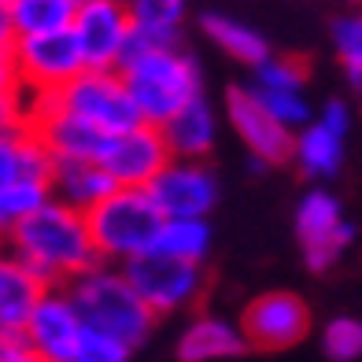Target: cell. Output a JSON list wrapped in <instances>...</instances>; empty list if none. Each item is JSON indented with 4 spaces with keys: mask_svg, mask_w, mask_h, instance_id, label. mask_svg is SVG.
Returning <instances> with one entry per match:
<instances>
[{
    "mask_svg": "<svg viewBox=\"0 0 362 362\" xmlns=\"http://www.w3.org/2000/svg\"><path fill=\"white\" fill-rule=\"evenodd\" d=\"M4 244L23 262H30L52 288H63L71 277L104 262L89 237L86 211H78L63 200H52V196L41 207L30 211L26 218L15 222L8 229Z\"/></svg>",
    "mask_w": 362,
    "mask_h": 362,
    "instance_id": "cell-1",
    "label": "cell"
},
{
    "mask_svg": "<svg viewBox=\"0 0 362 362\" xmlns=\"http://www.w3.org/2000/svg\"><path fill=\"white\" fill-rule=\"evenodd\" d=\"M115 71L122 74L141 119L152 126H163L174 111H181L189 100L200 96V67L185 48H177V41L141 45L126 37L122 59Z\"/></svg>",
    "mask_w": 362,
    "mask_h": 362,
    "instance_id": "cell-2",
    "label": "cell"
},
{
    "mask_svg": "<svg viewBox=\"0 0 362 362\" xmlns=\"http://www.w3.org/2000/svg\"><path fill=\"white\" fill-rule=\"evenodd\" d=\"M63 292H67V300L74 303L81 322L115 337V340H122L129 351L141 348L148 340V333H152V325L159 318L137 296V288L126 281V274L104 270L100 262L86 274L71 277V281L63 285Z\"/></svg>",
    "mask_w": 362,
    "mask_h": 362,
    "instance_id": "cell-3",
    "label": "cell"
},
{
    "mask_svg": "<svg viewBox=\"0 0 362 362\" xmlns=\"http://www.w3.org/2000/svg\"><path fill=\"white\" fill-rule=\"evenodd\" d=\"M86 222L100 259L126 262L152 248L163 226V211L144 185H115L104 200H96L86 211Z\"/></svg>",
    "mask_w": 362,
    "mask_h": 362,
    "instance_id": "cell-4",
    "label": "cell"
},
{
    "mask_svg": "<svg viewBox=\"0 0 362 362\" xmlns=\"http://www.w3.org/2000/svg\"><path fill=\"white\" fill-rule=\"evenodd\" d=\"M30 104H41V107H56V111H67L78 115L93 126L107 129V134H119V129H129L144 122L141 111L129 96L126 81L119 71H93V67H81L71 81H63L59 89L52 93H41V96H30Z\"/></svg>",
    "mask_w": 362,
    "mask_h": 362,
    "instance_id": "cell-5",
    "label": "cell"
},
{
    "mask_svg": "<svg viewBox=\"0 0 362 362\" xmlns=\"http://www.w3.org/2000/svg\"><path fill=\"white\" fill-rule=\"evenodd\" d=\"M122 274L156 315H174V310H185L192 303H200L204 288H207L204 262L174 259V255H163L156 248L126 259Z\"/></svg>",
    "mask_w": 362,
    "mask_h": 362,
    "instance_id": "cell-6",
    "label": "cell"
},
{
    "mask_svg": "<svg viewBox=\"0 0 362 362\" xmlns=\"http://www.w3.org/2000/svg\"><path fill=\"white\" fill-rule=\"evenodd\" d=\"M15 71L30 96L52 93L63 81H71L86 63H81L78 41L71 34V26L63 30H45V34H23L11 41Z\"/></svg>",
    "mask_w": 362,
    "mask_h": 362,
    "instance_id": "cell-7",
    "label": "cell"
},
{
    "mask_svg": "<svg viewBox=\"0 0 362 362\" xmlns=\"http://www.w3.org/2000/svg\"><path fill=\"white\" fill-rule=\"evenodd\" d=\"M129 26H134V15H129L126 0H78L71 34L78 41L81 63L93 71L119 67Z\"/></svg>",
    "mask_w": 362,
    "mask_h": 362,
    "instance_id": "cell-8",
    "label": "cell"
},
{
    "mask_svg": "<svg viewBox=\"0 0 362 362\" xmlns=\"http://www.w3.org/2000/svg\"><path fill=\"white\" fill-rule=\"evenodd\" d=\"M296 237L303 244L307 267L315 274H322L351 248L355 229L344 222L337 196L325 192V189H315V192L303 196L300 211H296Z\"/></svg>",
    "mask_w": 362,
    "mask_h": 362,
    "instance_id": "cell-9",
    "label": "cell"
},
{
    "mask_svg": "<svg viewBox=\"0 0 362 362\" xmlns=\"http://www.w3.org/2000/svg\"><path fill=\"white\" fill-rule=\"evenodd\" d=\"M144 189L163 211V218H204L218 200V181L200 159L170 156Z\"/></svg>",
    "mask_w": 362,
    "mask_h": 362,
    "instance_id": "cell-10",
    "label": "cell"
},
{
    "mask_svg": "<svg viewBox=\"0 0 362 362\" xmlns=\"http://www.w3.org/2000/svg\"><path fill=\"white\" fill-rule=\"evenodd\" d=\"M307 329H310V310L292 292H262L259 300L244 307L240 318V333L248 340V348L259 351H285L307 337Z\"/></svg>",
    "mask_w": 362,
    "mask_h": 362,
    "instance_id": "cell-11",
    "label": "cell"
},
{
    "mask_svg": "<svg viewBox=\"0 0 362 362\" xmlns=\"http://www.w3.org/2000/svg\"><path fill=\"white\" fill-rule=\"evenodd\" d=\"M226 111H229V122H233V129L240 134V141L248 144L252 159H262L267 167H281V163L292 159L296 134L259 104V96L252 89H244V86L229 89L226 93Z\"/></svg>",
    "mask_w": 362,
    "mask_h": 362,
    "instance_id": "cell-12",
    "label": "cell"
},
{
    "mask_svg": "<svg viewBox=\"0 0 362 362\" xmlns=\"http://www.w3.org/2000/svg\"><path fill=\"white\" fill-rule=\"evenodd\" d=\"M167 159H170V148L163 141L159 126L137 122L129 129L111 134L104 156H100V167L111 174L115 185H148L163 170Z\"/></svg>",
    "mask_w": 362,
    "mask_h": 362,
    "instance_id": "cell-13",
    "label": "cell"
},
{
    "mask_svg": "<svg viewBox=\"0 0 362 362\" xmlns=\"http://www.w3.org/2000/svg\"><path fill=\"white\" fill-rule=\"evenodd\" d=\"M23 333L30 340L34 358H41V362H74L78 358L81 318H78L74 303L56 288H48L41 296V303L30 310Z\"/></svg>",
    "mask_w": 362,
    "mask_h": 362,
    "instance_id": "cell-14",
    "label": "cell"
},
{
    "mask_svg": "<svg viewBox=\"0 0 362 362\" xmlns=\"http://www.w3.org/2000/svg\"><path fill=\"white\" fill-rule=\"evenodd\" d=\"M52 288L45 277L15 255L4 240H0V325L23 329L30 310L41 303V296Z\"/></svg>",
    "mask_w": 362,
    "mask_h": 362,
    "instance_id": "cell-15",
    "label": "cell"
},
{
    "mask_svg": "<svg viewBox=\"0 0 362 362\" xmlns=\"http://www.w3.org/2000/svg\"><path fill=\"white\" fill-rule=\"evenodd\" d=\"M111 189H115V181L96 159H52V174H48L52 200H63L78 211H89Z\"/></svg>",
    "mask_w": 362,
    "mask_h": 362,
    "instance_id": "cell-16",
    "label": "cell"
},
{
    "mask_svg": "<svg viewBox=\"0 0 362 362\" xmlns=\"http://www.w3.org/2000/svg\"><path fill=\"white\" fill-rule=\"evenodd\" d=\"M159 134L174 159H204L215 148V111L204 96H196L159 126Z\"/></svg>",
    "mask_w": 362,
    "mask_h": 362,
    "instance_id": "cell-17",
    "label": "cell"
},
{
    "mask_svg": "<svg viewBox=\"0 0 362 362\" xmlns=\"http://www.w3.org/2000/svg\"><path fill=\"white\" fill-rule=\"evenodd\" d=\"M344 137L348 134L325 126L322 119L303 122L300 137H296V148H292V159L300 163V170L307 177H333L344 163Z\"/></svg>",
    "mask_w": 362,
    "mask_h": 362,
    "instance_id": "cell-18",
    "label": "cell"
},
{
    "mask_svg": "<svg viewBox=\"0 0 362 362\" xmlns=\"http://www.w3.org/2000/svg\"><path fill=\"white\" fill-rule=\"evenodd\" d=\"M248 351V340H244L240 329H233L222 318H196L185 337L177 340V358L185 362H204V358H233Z\"/></svg>",
    "mask_w": 362,
    "mask_h": 362,
    "instance_id": "cell-19",
    "label": "cell"
},
{
    "mask_svg": "<svg viewBox=\"0 0 362 362\" xmlns=\"http://www.w3.org/2000/svg\"><path fill=\"white\" fill-rule=\"evenodd\" d=\"M200 26H204V34L215 41L229 59H237V63H248V67H255V63H262V59L270 56L267 37L255 34L252 26L229 19V15H204Z\"/></svg>",
    "mask_w": 362,
    "mask_h": 362,
    "instance_id": "cell-20",
    "label": "cell"
},
{
    "mask_svg": "<svg viewBox=\"0 0 362 362\" xmlns=\"http://www.w3.org/2000/svg\"><path fill=\"white\" fill-rule=\"evenodd\" d=\"M152 248L163 255H174V259L204 262L211 252V229L204 218H163Z\"/></svg>",
    "mask_w": 362,
    "mask_h": 362,
    "instance_id": "cell-21",
    "label": "cell"
},
{
    "mask_svg": "<svg viewBox=\"0 0 362 362\" xmlns=\"http://www.w3.org/2000/svg\"><path fill=\"white\" fill-rule=\"evenodd\" d=\"M78 0H11V23L15 37L23 34H45V30H63L74 19Z\"/></svg>",
    "mask_w": 362,
    "mask_h": 362,
    "instance_id": "cell-22",
    "label": "cell"
},
{
    "mask_svg": "<svg viewBox=\"0 0 362 362\" xmlns=\"http://www.w3.org/2000/svg\"><path fill=\"white\" fill-rule=\"evenodd\" d=\"M48 181L41 177H19V181H8V185H0V240L8 237V229L26 218L34 207H41L48 200Z\"/></svg>",
    "mask_w": 362,
    "mask_h": 362,
    "instance_id": "cell-23",
    "label": "cell"
},
{
    "mask_svg": "<svg viewBox=\"0 0 362 362\" xmlns=\"http://www.w3.org/2000/svg\"><path fill=\"white\" fill-rule=\"evenodd\" d=\"M333 48L340 56V67L348 74V81L362 93V8L340 15L333 23Z\"/></svg>",
    "mask_w": 362,
    "mask_h": 362,
    "instance_id": "cell-24",
    "label": "cell"
},
{
    "mask_svg": "<svg viewBox=\"0 0 362 362\" xmlns=\"http://www.w3.org/2000/svg\"><path fill=\"white\" fill-rule=\"evenodd\" d=\"M307 78L310 67L300 56H267L255 63V89H303Z\"/></svg>",
    "mask_w": 362,
    "mask_h": 362,
    "instance_id": "cell-25",
    "label": "cell"
},
{
    "mask_svg": "<svg viewBox=\"0 0 362 362\" xmlns=\"http://www.w3.org/2000/svg\"><path fill=\"white\" fill-rule=\"evenodd\" d=\"M259 104L267 107L277 122H285L288 129H300L303 122H310V104L303 100V89H255Z\"/></svg>",
    "mask_w": 362,
    "mask_h": 362,
    "instance_id": "cell-26",
    "label": "cell"
},
{
    "mask_svg": "<svg viewBox=\"0 0 362 362\" xmlns=\"http://www.w3.org/2000/svg\"><path fill=\"white\" fill-rule=\"evenodd\" d=\"M322 351L333 362L362 358V322L358 318H333L322 333Z\"/></svg>",
    "mask_w": 362,
    "mask_h": 362,
    "instance_id": "cell-27",
    "label": "cell"
},
{
    "mask_svg": "<svg viewBox=\"0 0 362 362\" xmlns=\"http://www.w3.org/2000/svg\"><path fill=\"white\" fill-rule=\"evenodd\" d=\"M129 358V348L122 340H115L100 329H93L81 322V337H78V358L74 362H122Z\"/></svg>",
    "mask_w": 362,
    "mask_h": 362,
    "instance_id": "cell-28",
    "label": "cell"
},
{
    "mask_svg": "<svg viewBox=\"0 0 362 362\" xmlns=\"http://www.w3.org/2000/svg\"><path fill=\"white\" fill-rule=\"evenodd\" d=\"M30 115V93H4L0 96V134L23 129Z\"/></svg>",
    "mask_w": 362,
    "mask_h": 362,
    "instance_id": "cell-29",
    "label": "cell"
},
{
    "mask_svg": "<svg viewBox=\"0 0 362 362\" xmlns=\"http://www.w3.org/2000/svg\"><path fill=\"white\" fill-rule=\"evenodd\" d=\"M34 351H30V340L23 329L15 325H0V362H30Z\"/></svg>",
    "mask_w": 362,
    "mask_h": 362,
    "instance_id": "cell-30",
    "label": "cell"
},
{
    "mask_svg": "<svg viewBox=\"0 0 362 362\" xmlns=\"http://www.w3.org/2000/svg\"><path fill=\"white\" fill-rule=\"evenodd\" d=\"M4 93H26L23 81H19V71H15L11 48H0V96Z\"/></svg>",
    "mask_w": 362,
    "mask_h": 362,
    "instance_id": "cell-31",
    "label": "cell"
},
{
    "mask_svg": "<svg viewBox=\"0 0 362 362\" xmlns=\"http://www.w3.org/2000/svg\"><path fill=\"white\" fill-rule=\"evenodd\" d=\"M318 119L325 122V126H333V129H340V134H348V126H351V115H348V104H340V100H329L325 107H322V115Z\"/></svg>",
    "mask_w": 362,
    "mask_h": 362,
    "instance_id": "cell-32",
    "label": "cell"
},
{
    "mask_svg": "<svg viewBox=\"0 0 362 362\" xmlns=\"http://www.w3.org/2000/svg\"><path fill=\"white\" fill-rule=\"evenodd\" d=\"M15 23H11V0H0V48H11Z\"/></svg>",
    "mask_w": 362,
    "mask_h": 362,
    "instance_id": "cell-33",
    "label": "cell"
},
{
    "mask_svg": "<svg viewBox=\"0 0 362 362\" xmlns=\"http://www.w3.org/2000/svg\"><path fill=\"white\" fill-rule=\"evenodd\" d=\"M348 4H355V8H362V0H348Z\"/></svg>",
    "mask_w": 362,
    "mask_h": 362,
    "instance_id": "cell-34",
    "label": "cell"
}]
</instances>
